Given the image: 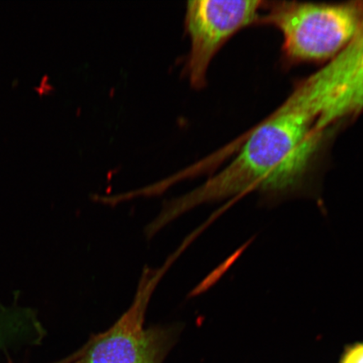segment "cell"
I'll list each match as a JSON object with an SVG mask.
<instances>
[{"label": "cell", "mask_w": 363, "mask_h": 363, "mask_svg": "<svg viewBox=\"0 0 363 363\" xmlns=\"http://www.w3.org/2000/svg\"><path fill=\"white\" fill-rule=\"evenodd\" d=\"M184 250L180 246L157 269L145 267L130 307L111 328L93 335L75 352L74 363H162L178 337L181 325L147 328L145 320L159 282Z\"/></svg>", "instance_id": "obj_2"}, {"label": "cell", "mask_w": 363, "mask_h": 363, "mask_svg": "<svg viewBox=\"0 0 363 363\" xmlns=\"http://www.w3.org/2000/svg\"><path fill=\"white\" fill-rule=\"evenodd\" d=\"M340 363H363V342L348 346L344 351Z\"/></svg>", "instance_id": "obj_6"}, {"label": "cell", "mask_w": 363, "mask_h": 363, "mask_svg": "<svg viewBox=\"0 0 363 363\" xmlns=\"http://www.w3.org/2000/svg\"><path fill=\"white\" fill-rule=\"evenodd\" d=\"M323 133L306 108L288 98L249 135L230 164L187 194L163 203L147 238L201 204L259 192L283 197L301 189Z\"/></svg>", "instance_id": "obj_1"}, {"label": "cell", "mask_w": 363, "mask_h": 363, "mask_svg": "<svg viewBox=\"0 0 363 363\" xmlns=\"http://www.w3.org/2000/svg\"><path fill=\"white\" fill-rule=\"evenodd\" d=\"M311 84L326 121L335 123L363 111V23L351 43L311 75Z\"/></svg>", "instance_id": "obj_5"}, {"label": "cell", "mask_w": 363, "mask_h": 363, "mask_svg": "<svg viewBox=\"0 0 363 363\" xmlns=\"http://www.w3.org/2000/svg\"><path fill=\"white\" fill-rule=\"evenodd\" d=\"M263 4L257 0L187 2L184 26L190 39V50L183 74L194 89L206 87L213 59L235 33L259 19Z\"/></svg>", "instance_id": "obj_4"}, {"label": "cell", "mask_w": 363, "mask_h": 363, "mask_svg": "<svg viewBox=\"0 0 363 363\" xmlns=\"http://www.w3.org/2000/svg\"><path fill=\"white\" fill-rule=\"evenodd\" d=\"M264 21L282 33L284 52L289 60L330 61L361 28L363 2L274 3Z\"/></svg>", "instance_id": "obj_3"}, {"label": "cell", "mask_w": 363, "mask_h": 363, "mask_svg": "<svg viewBox=\"0 0 363 363\" xmlns=\"http://www.w3.org/2000/svg\"><path fill=\"white\" fill-rule=\"evenodd\" d=\"M75 358H76V355H75V352H74V354H72V355L65 358V359H62V360H60V361H58L56 362H53V363H74Z\"/></svg>", "instance_id": "obj_7"}]
</instances>
